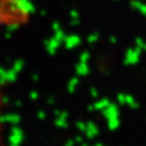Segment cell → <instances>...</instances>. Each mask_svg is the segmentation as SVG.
Listing matches in <instances>:
<instances>
[{
    "label": "cell",
    "instance_id": "obj_1",
    "mask_svg": "<svg viewBox=\"0 0 146 146\" xmlns=\"http://www.w3.org/2000/svg\"><path fill=\"white\" fill-rule=\"evenodd\" d=\"M29 17L30 9L25 0H0V29L4 27L24 24L28 22ZM0 117H1V97H0Z\"/></svg>",
    "mask_w": 146,
    "mask_h": 146
}]
</instances>
